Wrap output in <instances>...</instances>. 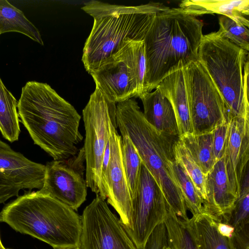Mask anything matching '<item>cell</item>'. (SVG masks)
I'll return each mask as SVG.
<instances>
[{"mask_svg":"<svg viewBox=\"0 0 249 249\" xmlns=\"http://www.w3.org/2000/svg\"><path fill=\"white\" fill-rule=\"evenodd\" d=\"M18 111L34 144L54 160L74 156L83 137L81 116L46 83L29 81L22 88Z\"/></svg>","mask_w":249,"mask_h":249,"instance_id":"cell-1","label":"cell"},{"mask_svg":"<svg viewBox=\"0 0 249 249\" xmlns=\"http://www.w3.org/2000/svg\"><path fill=\"white\" fill-rule=\"evenodd\" d=\"M203 26L201 20L179 8L156 15L143 40L145 93L155 89L168 75L198 60Z\"/></svg>","mask_w":249,"mask_h":249,"instance_id":"cell-2","label":"cell"},{"mask_svg":"<svg viewBox=\"0 0 249 249\" xmlns=\"http://www.w3.org/2000/svg\"><path fill=\"white\" fill-rule=\"evenodd\" d=\"M169 8L156 2L137 6L97 0L85 3L81 9L93 18L83 50L82 61L86 70L89 73L129 40L143 41L156 15Z\"/></svg>","mask_w":249,"mask_h":249,"instance_id":"cell-3","label":"cell"},{"mask_svg":"<svg viewBox=\"0 0 249 249\" xmlns=\"http://www.w3.org/2000/svg\"><path fill=\"white\" fill-rule=\"evenodd\" d=\"M116 121L121 136L129 137L158 183L167 210L182 220H187V209L173 168L176 161L174 146L178 137L160 132L150 124L133 98L117 103Z\"/></svg>","mask_w":249,"mask_h":249,"instance_id":"cell-4","label":"cell"},{"mask_svg":"<svg viewBox=\"0 0 249 249\" xmlns=\"http://www.w3.org/2000/svg\"><path fill=\"white\" fill-rule=\"evenodd\" d=\"M0 222L53 248L78 246L81 217L75 211L39 190L28 192L6 204Z\"/></svg>","mask_w":249,"mask_h":249,"instance_id":"cell-5","label":"cell"},{"mask_svg":"<svg viewBox=\"0 0 249 249\" xmlns=\"http://www.w3.org/2000/svg\"><path fill=\"white\" fill-rule=\"evenodd\" d=\"M248 52L224 37L218 31L203 36L198 60L223 97L230 118L249 117V103L243 91V68Z\"/></svg>","mask_w":249,"mask_h":249,"instance_id":"cell-6","label":"cell"},{"mask_svg":"<svg viewBox=\"0 0 249 249\" xmlns=\"http://www.w3.org/2000/svg\"><path fill=\"white\" fill-rule=\"evenodd\" d=\"M116 103L95 88L83 109L85 129L83 146L87 187L103 198L101 181L102 160L109 141L110 125L116 120Z\"/></svg>","mask_w":249,"mask_h":249,"instance_id":"cell-7","label":"cell"},{"mask_svg":"<svg viewBox=\"0 0 249 249\" xmlns=\"http://www.w3.org/2000/svg\"><path fill=\"white\" fill-rule=\"evenodd\" d=\"M194 134L213 132L231 118L224 100L197 60L183 68Z\"/></svg>","mask_w":249,"mask_h":249,"instance_id":"cell-8","label":"cell"},{"mask_svg":"<svg viewBox=\"0 0 249 249\" xmlns=\"http://www.w3.org/2000/svg\"><path fill=\"white\" fill-rule=\"evenodd\" d=\"M81 217L80 249H138L100 196L96 195Z\"/></svg>","mask_w":249,"mask_h":249,"instance_id":"cell-9","label":"cell"},{"mask_svg":"<svg viewBox=\"0 0 249 249\" xmlns=\"http://www.w3.org/2000/svg\"><path fill=\"white\" fill-rule=\"evenodd\" d=\"M131 224L124 229L138 249H143L149 236L167 213L161 190L142 162L139 186L132 199Z\"/></svg>","mask_w":249,"mask_h":249,"instance_id":"cell-10","label":"cell"},{"mask_svg":"<svg viewBox=\"0 0 249 249\" xmlns=\"http://www.w3.org/2000/svg\"><path fill=\"white\" fill-rule=\"evenodd\" d=\"M85 163L83 147L74 156L48 162L44 184L39 190L77 211L87 195Z\"/></svg>","mask_w":249,"mask_h":249,"instance_id":"cell-11","label":"cell"},{"mask_svg":"<svg viewBox=\"0 0 249 249\" xmlns=\"http://www.w3.org/2000/svg\"><path fill=\"white\" fill-rule=\"evenodd\" d=\"M117 127L116 121L111 122L109 136L110 154L106 189L107 203L119 214L120 221L126 229L131 224L132 204L123 163L122 137Z\"/></svg>","mask_w":249,"mask_h":249,"instance_id":"cell-12","label":"cell"},{"mask_svg":"<svg viewBox=\"0 0 249 249\" xmlns=\"http://www.w3.org/2000/svg\"><path fill=\"white\" fill-rule=\"evenodd\" d=\"M125 44L89 73L96 88L116 104L137 96L135 78L126 58Z\"/></svg>","mask_w":249,"mask_h":249,"instance_id":"cell-13","label":"cell"},{"mask_svg":"<svg viewBox=\"0 0 249 249\" xmlns=\"http://www.w3.org/2000/svg\"><path fill=\"white\" fill-rule=\"evenodd\" d=\"M223 157L230 186L238 198L249 169V117H234L229 121Z\"/></svg>","mask_w":249,"mask_h":249,"instance_id":"cell-14","label":"cell"},{"mask_svg":"<svg viewBox=\"0 0 249 249\" xmlns=\"http://www.w3.org/2000/svg\"><path fill=\"white\" fill-rule=\"evenodd\" d=\"M206 195L205 213L217 221L228 223L237 197L230 186L224 157L216 161L206 176Z\"/></svg>","mask_w":249,"mask_h":249,"instance_id":"cell-15","label":"cell"},{"mask_svg":"<svg viewBox=\"0 0 249 249\" xmlns=\"http://www.w3.org/2000/svg\"><path fill=\"white\" fill-rule=\"evenodd\" d=\"M45 171V165L29 160L0 140V172L22 190H40L44 184Z\"/></svg>","mask_w":249,"mask_h":249,"instance_id":"cell-16","label":"cell"},{"mask_svg":"<svg viewBox=\"0 0 249 249\" xmlns=\"http://www.w3.org/2000/svg\"><path fill=\"white\" fill-rule=\"evenodd\" d=\"M156 89L168 100L173 107L178 137L194 134L183 69L168 75Z\"/></svg>","mask_w":249,"mask_h":249,"instance_id":"cell-17","label":"cell"},{"mask_svg":"<svg viewBox=\"0 0 249 249\" xmlns=\"http://www.w3.org/2000/svg\"><path fill=\"white\" fill-rule=\"evenodd\" d=\"M179 8L196 17L204 14H218L228 16L236 22L249 27V0H184Z\"/></svg>","mask_w":249,"mask_h":249,"instance_id":"cell-18","label":"cell"},{"mask_svg":"<svg viewBox=\"0 0 249 249\" xmlns=\"http://www.w3.org/2000/svg\"><path fill=\"white\" fill-rule=\"evenodd\" d=\"M143 114L147 121L158 130L178 137L177 121L173 107L168 100L157 89L139 97Z\"/></svg>","mask_w":249,"mask_h":249,"instance_id":"cell-19","label":"cell"},{"mask_svg":"<svg viewBox=\"0 0 249 249\" xmlns=\"http://www.w3.org/2000/svg\"><path fill=\"white\" fill-rule=\"evenodd\" d=\"M198 249H233L231 237L222 235L216 221L206 213L182 220Z\"/></svg>","mask_w":249,"mask_h":249,"instance_id":"cell-20","label":"cell"},{"mask_svg":"<svg viewBox=\"0 0 249 249\" xmlns=\"http://www.w3.org/2000/svg\"><path fill=\"white\" fill-rule=\"evenodd\" d=\"M9 32L20 33L43 45L40 34L24 13L6 0H0V35Z\"/></svg>","mask_w":249,"mask_h":249,"instance_id":"cell-21","label":"cell"},{"mask_svg":"<svg viewBox=\"0 0 249 249\" xmlns=\"http://www.w3.org/2000/svg\"><path fill=\"white\" fill-rule=\"evenodd\" d=\"M18 102L0 78V131L11 142L18 140L20 133Z\"/></svg>","mask_w":249,"mask_h":249,"instance_id":"cell-22","label":"cell"},{"mask_svg":"<svg viewBox=\"0 0 249 249\" xmlns=\"http://www.w3.org/2000/svg\"><path fill=\"white\" fill-rule=\"evenodd\" d=\"M213 131L199 135L189 134L178 137L206 176L216 162L213 149Z\"/></svg>","mask_w":249,"mask_h":249,"instance_id":"cell-23","label":"cell"},{"mask_svg":"<svg viewBox=\"0 0 249 249\" xmlns=\"http://www.w3.org/2000/svg\"><path fill=\"white\" fill-rule=\"evenodd\" d=\"M174 154L176 162L189 176L202 197L204 204L207 198L206 175L203 173L179 138L175 144Z\"/></svg>","mask_w":249,"mask_h":249,"instance_id":"cell-24","label":"cell"},{"mask_svg":"<svg viewBox=\"0 0 249 249\" xmlns=\"http://www.w3.org/2000/svg\"><path fill=\"white\" fill-rule=\"evenodd\" d=\"M121 137L123 166L132 199L136 195L138 190L142 160L129 137L126 136Z\"/></svg>","mask_w":249,"mask_h":249,"instance_id":"cell-25","label":"cell"},{"mask_svg":"<svg viewBox=\"0 0 249 249\" xmlns=\"http://www.w3.org/2000/svg\"><path fill=\"white\" fill-rule=\"evenodd\" d=\"M125 55L128 65L134 75L137 90V97L145 93L146 61L143 41L129 40L125 46Z\"/></svg>","mask_w":249,"mask_h":249,"instance_id":"cell-26","label":"cell"},{"mask_svg":"<svg viewBox=\"0 0 249 249\" xmlns=\"http://www.w3.org/2000/svg\"><path fill=\"white\" fill-rule=\"evenodd\" d=\"M168 246L172 249H198L183 220L168 211L164 221Z\"/></svg>","mask_w":249,"mask_h":249,"instance_id":"cell-27","label":"cell"},{"mask_svg":"<svg viewBox=\"0 0 249 249\" xmlns=\"http://www.w3.org/2000/svg\"><path fill=\"white\" fill-rule=\"evenodd\" d=\"M173 168L187 209L192 216L205 213L204 201L189 176L176 161Z\"/></svg>","mask_w":249,"mask_h":249,"instance_id":"cell-28","label":"cell"},{"mask_svg":"<svg viewBox=\"0 0 249 249\" xmlns=\"http://www.w3.org/2000/svg\"><path fill=\"white\" fill-rule=\"evenodd\" d=\"M249 169L243 179L239 196L228 223L234 227V230L249 227Z\"/></svg>","mask_w":249,"mask_h":249,"instance_id":"cell-29","label":"cell"},{"mask_svg":"<svg viewBox=\"0 0 249 249\" xmlns=\"http://www.w3.org/2000/svg\"><path fill=\"white\" fill-rule=\"evenodd\" d=\"M218 31L222 36L240 48L249 50V27L239 23L231 18L221 15L219 18Z\"/></svg>","mask_w":249,"mask_h":249,"instance_id":"cell-30","label":"cell"},{"mask_svg":"<svg viewBox=\"0 0 249 249\" xmlns=\"http://www.w3.org/2000/svg\"><path fill=\"white\" fill-rule=\"evenodd\" d=\"M229 128V122L218 126L213 131V145L216 161L224 156Z\"/></svg>","mask_w":249,"mask_h":249,"instance_id":"cell-31","label":"cell"},{"mask_svg":"<svg viewBox=\"0 0 249 249\" xmlns=\"http://www.w3.org/2000/svg\"><path fill=\"white\" fill-rule=\"evenodd\" d=\"M167 246L166 229L163 223L158 225L152 232L143 249H165Z\"/></svg>","mask_w":249,"mask_h":249,"instance_id":"cell-32","label":"cell"},{"mask_svg":"<svg viewBox=\"0 0 249 249\" xmlns=\"http://www.w3.org/2000/svg\"><path fill=\"white\" fill-rule=\"evenodd\" d=\"M21 188L0 172V204L13 196H18Z\"/></svg>","mask_w":249,"mask_h":249,"instance_id":"cell-33","label":"cell"},{"mask_svg":"<svg viewBox=\"0 0 249 249\" xmlns=\"http://www.w3.org/2000/svg\"><path fill=\"white\" fill-rule=\"evenodd\" d=\"M231 239L233 249H249V227L234 231Z\"/></svg>","mask_w":249,"mask_h":249,"instance_id":"cell-34","label":"cell"},{"mask_svg":"<svg viewBox=\"0 0 249 249\" xmlns=\"http://www.w3.org/2000/svg\"><path fill=\"white\" fill-rule=\"evenodd\" d=\"M216 227L218 232L225 237L231 238L234 234V228L229 223L216 221Z\"/></svg>","mask_w":249,"mask_h":249,"instance_id":"cell-35","label":"cell"},{"mask_svg":"<svg viewBox=\"0 0 249 249\" xmlns=\"http://www.w3.org/2000/svg\"><path fill=\"white\" fill-rule=\"evenodd\" d=\"M53 249H80L78 246H71L54 248Z\"/></svg>","mask_w":249,"mask_h":249,"instance_id":"cell-36","label":"cell"},{"mask_svg":"<svg viewBox=\"0 0 249 249\" xmlns=\"http://www.w3.org/2000/svg\"><path fill=\"white\" fill-rule=\"evenodd\" d=\"M0 249H7L5 248V247H4V246L3 245V244L1 242V239H0Z\"/></svg>","mask_w":249,"mask_h":249,"instance_id":"cell-37","label":"cell"},{"mask_svg":"<svg viewBox=\"0 0 249 249\" xmlns=\"http://www.w3.org/2000/svg\"><path fill=\"white\" fill-rule=\"evenodd\" d=\"M165 249H172L169 246H167L165 248Z\"/></svg>","mask_w":249,"mask_h":249,"instance_id":"cell-38","label":"cell"},{"mask_svg":"<svg viewBox=\"0 0 249 249\" xmlns=\"http://www.w3.org/2000/svg\"></svg>","mask_w":249,"mask_h":249,"instance_id":"cell-39","label":"cell"}]
</instances>
